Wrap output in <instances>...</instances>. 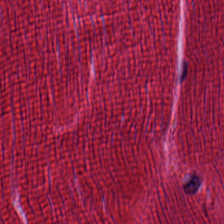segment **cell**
Listing matches in <instances>:
<instances>
[{
    "instance_id": "6da1fadb",
    "label": "cell",
    "mask_w": 224,
    "mask_h": 224,
    "mask_svg": "<svg viewBox=\"0 0 224 224\" xmlns=\"http://www.w3.org/2000/svg\"><path fill=\"white\" fill-rule=\"evenodd\" d=\"M200 184V180L199 177L193 176L191 180L184 186V189L186 193L189 194L195 193L198 188H199Z\"/></svg>"
}]
</instances>
